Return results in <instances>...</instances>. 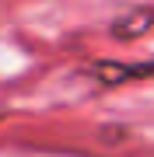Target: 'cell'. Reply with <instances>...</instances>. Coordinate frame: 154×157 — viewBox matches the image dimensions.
Wrapping results in <instances>:
<instances>
[{"mask_svg":"<svg viewBox=\"0 0 154 157\" xmlns=\"http://www.w3.org/2000/svg\"><path fill=\"white\" fill-rule=\"evenodd\" d=\"M102 84H126V80L154 77V63H95L91 67Z\"/></svg>","mask_w":154,"mask_h":157,"instance_id":"obj_1","label":"cell"},{"mask_svg":"<svg viewBox=\"0 0 154 157\" xmlns=\"http://www.w3.org/2000/svg\"><path fill=\"white\" fill-rule=\"evenodd\" d=\"M130 21H133V25H119V21H116V25H112V32L119 35V39H133V35L147 32L151 25H154V11H137Z\"/></svg>","mask_w":154,"mask_h":157,"instance_id":"obj_2","label":"cell"},{"mask_svg":"<svg viewBox=\"0 0 154 157\" xmlns=\"http://www.w3.org/2000/svg\"><path fill=\"white\" fill-rule=\"evenodd\" d=\"M0 119H4V115H0Z\"/></svg>","mask_w":154,"mask_h":157,"instance_id":"obj_3","label":"cell"}]
</instances>
